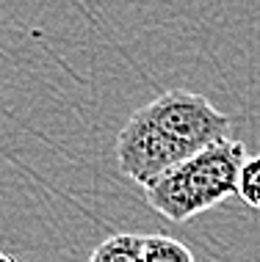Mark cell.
<instances>
[{
    "instance_id": "cell-2",
    "label": "cell",
    "mask_w": 260,
    "mask_h": 262,
    "mask_svg": "<svg viewBox=\"0 0 260 262\" xmlns=\"http://www.w3.org/2000/svg\"><path fill=\"white\" fill-rule=\"evenodd\" d=\"M144 113L155 122V127L183 152L199 155L202 149L230 138L233 119L210 105L208 97L186 89H172L144 105Z\"/></svg>"
},
{
    "instance_id": "cell-7",
    "label": "cell",
    "mask_w": 260,
    "mask_h": 262,
    "mask_svg": "<svg viewBox=\"0 0 260 262\" xmlns=\"http://www.w3.org/2000/svg\"><path fill=\"white\" fill-rule=\"evenodd\" d=\"M0 262H17V259H14L11 254H0Z\"/></svg>"
},
{
    "instance_id": "cell-3",
    "label": "cell",
    "mask_w": 260,
    "mask_h": 262,
    "mask_svg": "<svg viewBox=\"0 0 260 262\" xmlns=\"http://www.w3.org/2000/svg\"><path fill=\"white\" fill-rule=\"evenodd\" d=\"M186 160H191V155L183 152L174 141H169L164 133L155 127L144 108H138L128 119V124L122 127V133L116 136V166L128 180L144 190L155 185L161 177L174 171Z\"/></svg>"
},
{
    "instance_id": "cell-4",
    "label": "cell",
    "mask_w": 260,
    "mask_h": 262,
    "mask_svg": "<svg viewBox=\"0 0 260 262\" xmlns=\"http://www.w3.org/2000/svg\"><path fill=\"white\" fill-rule=\"evenodd\" d=\"M144 235H133V232H119V235L105 237L94 251L89 262H144Z\"/></svg>"
},
{
    "instance_id": "cell-6",
    "label": "cell",
    "mask_w": 260,
    "mask_h": 262,
    "mask_svg": "<svg viewBox=\"0 0 260 262\" xmlns=\"http://www.w3.org/2000/svg\"><path fill=\"white\" fill-rule=\"evenodd\" d=\"M238 199L247 207L260 210V155H249L238 177Z\"/></svg>"
},
{
    "instance_id": "cell-5",
    "label": "cell",
    "mask_w": 260,
    "mask_h": 262,
    "mask_svg": "<svg viewBox=\"0 0 260 262\" xmlns=\"http://www.w3.org/2000/svg\"><path fill=\"white\" fill-rule=\"evenodd\" d=\"M144 262H196L194 251L183 240L166 237V235H144Z\"/></svg>"
},
{
    "instance_id": "cell-1",
    "label": "cell",
    "mask_w": 260,
    "mask_h": 262,
    "mask_svg": "<svg viewBox=\"0 0 260 262\" xmlns=\"http://www.w3.org/2000/svg\"><path fill=\"white\" fill-rule=\"evenodd\" d=\"M247 158L244 144L233 138L208 146L147 188V204L172 224L191 221L199 212L238 196V177Z\"/></svg>"
}]
</instances>
